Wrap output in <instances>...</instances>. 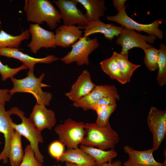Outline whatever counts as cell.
Segmentation results:
<instances>
[{
    "label": "cell",
    "mask_w": 166,
    "mask_h": 166,
    "mask_svg": "<svg viewBox=\"0 0 166 166\" xmlns=\"http://www.w3.org/2000/svg\"><path fill=\"white\" fill-rule=\"evenodd\" d=\"M124 28L121 26L104 23L100 20L90 22L82 28L85 30L83 36L88 37L95 34L101 33L104 35L105 38L112 41L115 36H119Z\"/></svg>",
    "instance_id": "obj_19"
},
{
    "label": "cell",
    "mask_w": 166,
    "mask_h": 166,
    "mask_svg": "<svg viewBox=\"0 0 166 166\" xmlns=\"http://www.w3.org/2000/svg\"><path fill=\"white\" fill-rule=\"evenodd\" d=\"M62 163L69 162L79 166H97L94 159L80 148L67 149L60 158Z\"/></svg>",
    "instance_id": "obj_20"
},
{
    "label": "cell",
    "mask_w": 166,
    "mask_h": 166,
    "mask_svg": "<svg viewBox=\"0 0 166 166\" xmlns=\"http://www.w3.org/2000/svg\"><path fill=\"white\" fill-rule=\"evenodd\" d=\"M81 27L63 25L55 30V38L57 46L69 47L77 42L82 35Z\"/></svg>",
    "instance_id": "obj_18"
},
{
    "label": "cell",
    "mask_w": 166,
    "mask_h": 166,
    "mask_svg": "<svg viewBox=\"0 0 166 166\" xmlns=\"http://www.w3.org/2000/svg\"><path fill=\"white\" fill-rule=\"evenodd\" d=\"M158 60V73L156 80L158 85L163 86L166 84V46L160 44Z\"/></svg>",
    "instance_id": "obj_27"
},
{
    "label": "cell",
    "mask_w": 166,
    "mask_h": 166,
    "mask_svg": "<svg viewBox=\"0 0 166 166\" xmlns=\"http://www.w3.org/2000/svg\"><path fill=\"white\" fill-rule=\"evenodd\" d=\"M127 0H113V5L114 7L118 12L121 10L127 5L124 6Z\"/></svg>",
    "instance_id": "obj_35"
},
{
    "label": "cell",
    "mask_w": 166,
    "mask_h": 166,
    "mask_svg": "<svg viewBox=\"0 0 166 166\" xmlns=\"http://www.w3.org/2000/svg\"><path fill=\"white\" fill-rule=\"evenodd\" d=\"M157 38L154 35H143L134 30L124 28L116 42L122 47L120 53L128 55V51L134 48L138 47L144 50L153 46L148 43H153Z\"/></svg>",
    "instance_id": "obj_8"
},
{
    "label": "cell",
    "mask_w": 166,
    "mask_h": 166,
    "mask_svg": "<svg viewBox=\"0 0 166 166\" xmlns=\"http://www.w3.org/2000/svg\"><path fill=\"white\" fill-rule=\"evenodd\" d=\"M30 117L37 130L41 132L45 129H51L56 123L55 113L44 105L36 104Z\"/></svg>",
    "instance_id": "obj_15"
},
{
    "label": "cell",
    "mask_w": 166,
    "mask_h": 166,
    "mask_svg": "<svg viewBox=\"0 0 166 166\" xmlns=\"http://www.w3.org/2000/svg\"><path fill=\"white\" fill-rule=\"evenodd\" d=\"M99 46L97 38L90 39L88 37L82 36L71 45V51L60 58V60L66 64L76 62L79 66L89 65V55Z\"/></svg>",
    "instance_id": "obj_6"
},
{
    "label": "cell",
    "mask_w": 166,
    "mask_h": 166,
    "mask_svg": "<svg viewBox=\"0 0 166 166\" xmlns=\"http://www.w3.org/2000/svg\"><path fill=\"white\" fill-rule=\"evenodd\" d=\"M28 69L27 67L23 64L17 68H10L7 65H4L0 61V74L3 81H5L9 78L13 77L21 70Z\"/></svg>",
    "instance_id": "obj_30"
},
{
    "label": "cell",
    "mask_w": 166,
    "mask_h": 166,
    "mask_svg": "<svg viewBox=\"0 0 166 166\" xmlns=\"http://www.w3.org/2000/svg\"><path fill=\"white\" fill-rule=\"evenodd\" d=\"M85 134L81 145L97 148L104 150H114L119 142L118 133L109 123L101 127L95 123H85Z\"/></svg>",
    "instance_id": "obj_3"
},
{
    "label": "cell",
    "mask_w": 166,
    "mask_h": 166,
    "mask_svg": "<svg viewBox=\"0 0 166 166\" xmlns=\"http://www.w3.org/2000/svg\"><path fill=\"white\" fill-rule=\"evenodd\" d=\"M24 10L28 22L39 25L45 22L52 30L61 22L59 11L49 0H26Z\"/></svg>",
    "instance_id": "obj_1"
},
{
    "label": "cell",
    "mask_w": 166,
    "mask_h": 166,
    "mask_svg": "<svg viewBox=\"0 0 166 166\" xmlns=\"http://www.w3.org/2000/svg\"><path fill=\"white\" fill-rule=\"evenodd\" d=\"M5 105H0V132L3 134L5 139L4 148L0 153V161L6 164L8 162V157L10 148V143L14 132L12 123L13 122L10 117L9 111H6Z\"/></svg>",
    "instance_id": "obj_16"
},
{
    "label": "cell",
    "mask_w": 166,
    "mask_h": 166,
    "mask_svg": "<svg viewBox=\"0 0 166 166\" xmlns=\"http://www.w3.org/2000/svg\"><path fill=\"white\" fill-rule=\"evenodd\" d=\"M101 166H122V162L120 160H116L113 162L105 163Z\"/></svg>",
    "instance_id": "obj_36"
},
{
    "label": "cell",
    "mask_w": 166,
    "mask_h": 166,
    "mask_svg": "<svg viewBox=\"0 0 166 166\" xmlns=\"http://www.w3.org/2000/svg\"><path fill=\"white\" fill-rule=\"evenodd\" d=\"M116 61L120 71L126 83L129 82L134 71L140 66L128 60V55L122 54L114 51L112 55Z\"/></svg>",
    "instance_id": "obj_24"
},
{
    "label": "cell",
    "mask_w": 166,
    "mask_h": 166,
    "mask_svg": "<svg viewBox=\"0 0 166 166\" xmlns=\"http://www.w3.org/2000/svg\"><path fill=\"white\" fill-rule=\"evenodd\" d=\"M65 166H79L77 164L69 162H65Z\"/></svg>",
    "instance_id": "obj_37"
},
{
    "label": "cell",
    "mask_w": 166,
    "mask_h": 166,
    "mask_svg": "<svg viewBox=\"0 0 166 166\" xmlns=\"http://www.w3.org/2000/svg\"><path fill=\"white\" fill-rule=\"evenodd\" d=\"M29 30L31 40L27 47L33 53H37L42 48L46 49L56 48L55 34L53 32L46 30L36 24H30Z\"/></svg>",
    "instance_id": "obj_11"
},
{
    "label": "cell",
    "mask_w": 166,
    "mask_h": 166,
    "mask_svg": "<svg viewBox=\"0 0 166 166\" xmlns=\"http://www.w3.org/2000/svg\"><path fill=\"white\" fill-rule=\"evenodd\" d=\"M126 7L118 12L115 15L107 16L106 19L117 23L125 28L140 32L143 31L149 35L155 36L160 39H163V32L159 28V25L163 22V19H157L152 23L148 24L139 23L127 15L125 11Z\"/></svg>",
    "instance_id": "obj_7"
},
{
    "label": "cell",
    "mask_w": 166,
    "mask_h": 166,
    "mask_svg": "<svg viewBox=\"0 0 166 166\" xmlns=\"http://www.w3.org/2000/svg\"><path fill=\"white\" fill-rule=\"evenodd\" d=\"M9 111L11 115L14 114L18 116L22 121L21 123L18 124L13 122L12 125L13 129L29 141L36 158L43 164L44 157L41 153L38 147L39 143L43 142L41 132L37 130L30 118H26L24 112L17 107H14Z\"/></svg>",
    "instance_id": "obj_4"
},
{
    "label": "cell",
    "mask_w": 166,
    "mask_h": 166,
    "mask_svg": "<svg viewBox=\"0 0 166 166\" xmlns=\"http://www.w3.org/2000/svg\"><path fill=\"white\" fill-rule=\"evenodd\" d=\"M144 61L146 66L150 71H156L158 68L159 50L152 46L144 49Z\"/></svg>",
    "instance_id": "obj_29"
},
{
    "label": "cell",
    "mask_w": 166,
    "mask_h": 166,
    "mask_svg": "<svg viewBox=\"0 0 166 166\" xmlns=\"http://www.w3.org/2000/svg\"><path fill=\"white\" fill-rule=\"evenodd\" d=\"M34 70H29L27 76L21 79H17L14 77L10 78L13 86L9 90V94L12 96L17 93H30L35 98L37 104L49 106L52 95L49 92L43 91L42 88L50 85L42 82L45 76L44 73L37 77L34 75Z\"/></svg>",
    "instance_id": "obj_2"
},
{
    "label": "cell",
    "mask_w": 166,
    "mask_h": 166,
    "mask_svg": "<svg viewBox=\"0 0 166 166\" xmlns=\"http://www.w3.org/2000/svg\"><path fill=\"white\" fill-rule=\"evenodd\" d=\"M11 98L9 89H0V105L5 104L6 102L10 101Z\"/></svg>",
    "instance_id": "obj_34"
},
{
    "label": "cell",
    "mask_w": 166,
    "mask_h": 166,
    "mask_svg": "<svg viewBox=\"0 0 166 166\" xmlns=\"http://www.w3.org/2000/svg\"><path fill=\"white\" fill-rule=\"evenodd\" d=\"M148 127L152 135V147L157 150L166 136V110L150 108L147 117Z\"/></svg>",
    "instance_id": "obj_9"
},
{
    "label": "cell",
    "mask_w": 166,
    "mask_h": 166,
    "mask_svg": "<svg viewBox=\"0 0 166 166\" xmlns=\"http://www.w3.org/2000/svg\"><path fill=\"white\" fill-rule=\"evenodd\" d=\"M52 1L59 8L64 25L77 24L82 28L89 22L84 14L77 7L78 3L75 0H53Z\"/></svg>",
    "instance_id": "obj_10"
},
{
    "label": "cell",
    "mask_w": 166,
    "mask_h": 166,
    "mask_svg": "<svg viewBox=\"0 0 166 166\" xmlns=\"http://www.w3.org/2000/svg\"><path fill=\"white\" fill-rule=\"evenodd\" d=\"M65 146L59 140H54L52 142L49 146V153L52 157L59 161L60 158L65 151Z\"/></svg>",
    "instance_id": "obj_32"
},
{
    "label": "cell",
    "mask_w": 166,
    "mask_h": 166,
    "mask_svg": "<svg viewBox=\"0 0 166 166\" xmlns=\"http://www.w3.org/2000/svg\"><path fill=\"white\" fill-rule=\"evenodd\" d=\"M22 136L14 130L10 143L8 157L11 166H19L24 158Z\"/></svg>",
    "instance_id": "obj_23"
},
{
    "label": "cell",
    "mask_w": 166,
    "mask_h": 166,
    "mask_svg": "<svg viewBox=\"0 0 166 166\" xmlns=\"http://www.w3.org/2000/svg\"><path fill=\"white\" fill-rule=\"evenodd\" d=\"M24 151V158L19 166H44L36 159L30 144L27 145Z\"/></svg>",
    "instance_id": "obj_31"
},
{
    "label": "cell",
    "mask_w": 166,
    "mask_h": 166,
    "mask_svg": "<svg viewBox=\"0 0 166 166\" xmlns=\"http://www.w3.org/2000/svg\"><path fill=\"white\" fill-rule=\"evenodd\" d=\"M79 147L83 151L94 159L97 166H101L105 163L112 161L117 155V152L113 149L104 150L81 145H80Z\"/></svg>",
    "instance_id": "obj_22"
},
{
    "label": "cell",
    "mask_w": 166,
    "mask_h": 166,
    "mask_svg": "<svg viewBox=\"0 0 166 166\" xmlns=\"http://www.w3.org/2000/svg\"><path fill=\"white\" fill-rule=\"evenodd\" d=\"M52 166H62L60 164H57L53 165Z\"/></svg>",
    "instance_id": "obj_38"
},
{
    "label": "cell",
    "mask_w": 166,
    "mask_h": 166,
    "mask_svg": "<svg viewBox=\"0 0 166 166\" xmlns=\"http://www.w3.org/2000/svg\"><path fill=\"white\" fill-rule=\"evenodd\" d=\"M123 148L128 156V159L123 163V166H166V163L156 161L153 154L154 151L152 148L139 151L125 145Z\"/></svg>",
    "instance_id": "obj_13"
},
{
    "label": "cell",
    "mask_w": 166,
    "mask_h": 166,
    "mask_svg": "<svg viewBox=\"0 0 166 166\" xmlns=\"http://www.w3.org/2000/svg\"><path fill=\"white\" fill-rule=\"evenodd\" d=\"M85 8L86 13L84 14L89 22L100 20L104 15L106 9L104 0H75Z\"/></svg>",
    "instance_id": "obj_21"
},
{
    "label": "cell",
    "mask_w": 166,
    "mask_h": 166,
    "mask_svg": "<svg viewBox=\"0 0 166 166\" xmlns=\"http://www.w3.org/2000/svg\"><path fill=\"white\" fill-rule=\"evenodd\" d=\"M100 65L102 70L109 76L111 79L116 80L122 84L126 83L116 61L112 56L101 61Z\"/></svg>",
    "instance_id": "obj_26"
},
{
    "label": "cell",
    "mask_w": 166,
    "mask_h": 166,
    "mask_svg": "<svg viewBox=\"0 0 166 166\" xmlns=\"http://www.w3.org/2000/svg\"><path fill=\"white\" fill-rule=\"evenodd\" d=\"M117 100L119 99L114 96H109L105 97L99 100L93 105L91 108V110L96 107L102 106H108L116 103Z\"/></svg>",
    "instance_id": "obj_33"
},
{
    "label": "cell",
    "mask_w": 166,
    "mask_h": 166,
    "mask_svg": "<svg viewBox=\"0 0 166 166\" xmlns=\"http://www.w3.org/2000/svg\"><path fill=\"white\" fill-rule=\"evenodd\" d=\"M85 126L83 122H77L69 118L57 125L54 130L59 140L67 149L74 148H78L83 141L85 134Z\"/></svg>",
    "instance_id": "obj_5"
},
{
    "label": "cell",
    "mask_w": 166,
    "mask_h": 166,
    "mask_svg": "<svg viewBox=\"0 0 166 166\" xmlns=\"http://www.w3.org/2000/svg\"><path fill=\"white\" fill-rule=\"evenodd\" d=\"M114 96L119 100L120 96L116 88L112 85H97L87 95L73 102V106L80 108L85 111L91 109L92 106L101 98Z\"/></svg>",
    "instance_id": "obj_12"
},
{
    "label": "cell",
    "mask_w": 166,
    "mask_h": 166,
    "mask_svg": "<svg viewBox=\"0 0 166 166\" xmlns=\"http://www.w3.org/2000/svg\"><path fill=\"white\" fill-rule=\"evenodd\" d=\"M97 85L92 81L89 71L83 70L65 96L73 102L88 94Z\"/></svg>",
    "instance_id": "obj_17"
},
{
    "label": "cell",
    "mask_w": 166,
    "mask_h": 166,
    "mask_svg": "<svg viewBox=\"0 0 166 166\" xmlns=\"http://www.w3.org/2000/svg\"><path fill=\"white\" fill-rule=\"evenodd\" d=\"M29 30L22 31L18 35L13 36L1 30L0 31V48L18 49L22 41L29 39Z\"/></svg>",
    "instance_id": "obj_25"
},
{
    "label": "cell",
    "mask_w": 166,
    "mask_h": 166,
    "mask_svg": "<svg viewBox=\"0 0 166 166\" xmlns=\"http://www.w3.org/2000/svg\"><path fill=\"white\" fill-rule=\"evenodd\" d=\"M19 49L0 48V56L8 58H14L21 61L29 70H34L36 64L38 63L50 64L57 61L59 58L53 55L41 58H35L24 53Z\"/></svg>",
    "instance_id": "obj_14"
},
{
    "label": "cell",
    "mask_w": 166,
    "mask_h": 166,
    "mask_svg": "<svg viewBox=\"0 0 166 166\" xmlns=\"http://www.w3.org/2000/svg\"><path fill=\"white\" fill-rule=\"evenodd\" d=\"M117 103L108 106H102L94 107L93 110L96 111L97 117L95 124L102 127L106 126L109 123V119L116 108Z\"/></svg>",
    "instance_id": "obj_28"
}]
</instances>
